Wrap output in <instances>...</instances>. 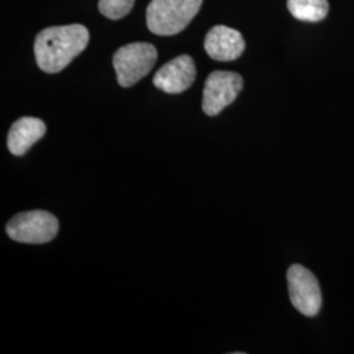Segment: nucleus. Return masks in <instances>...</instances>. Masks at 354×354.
<instances>
[{"mask_svg": "<svg viewBox=\"0 0 354 354\" xmlns=\"http://www.w3.org/2000/svg\"><path fill=\"white\" fill-rule=\"evenodd\" d=\"M46 133V125L44 121L35 117H21L13 122L10 129L7 146L11 153L21 156L37 143Z\"/></svg>", "mask_w": 354, "mask_h": 354, "instance_id": "obj_9", "label": "nucleus"}, {"mask_svg": "<svg viewBox=\"0 0 354 354\" xmlns=\"http://www.w3.org/2000/svg\"><path fill=\"white\" fill-rule=\"evenodd\" d=\"M158 51L147 42H133L114 53L113 66L121 87H131L150 74L156 64Z\"/></svg>", "mask_w": 354, "mask_h": 354, "instance_id": "obj_3", "label": "nucleus"}, {"mask_svg": "<svg viewBox=\"0 0 354 354\" xmlns=\"http://www.w3.org/2000/svg\"><path fill=\"white\" fill-rule=\"evenodd\" d=\"M136 0H99V10L102 16L111 20H120L130 13Z\"/></svg>", "mask_w": 354, "mask_h": 354, "instance_id": "obj_11", "label": "nucleus"}, {"mask_svg": "<svg viewBox=\"0 0 354 354\" xmlns=\"http://www.w3.org/2000/svg\"><path fill=\"white\" fill-rule=\"evenodd\" d=\"M89 42L88 29L80 24L51 26L41 30L35 41L38 67L48 74H57L71 64Z\"/></svg>", "mask_w": 354, "mask_h": 354, "instance_id": "obj_1", "label": "nucleus"}, {"mask_svg": "<svg viewBox=\"0 0 354 354\" xmlns=\"http://www.w3.org/2000/svg\"><path fill=\"white\" fill-rule=\"evenodd\" d=\"M288 8L297 20L317 23L328 15L329 4L327 0H288Z\"/></svg>", "mask_w": 354, "mask_h": 354, "instance_id": "obj_10", "label": "nucleus"}, {"mask_svg": "<svg viewBox=\"0 0 354 354\" xmlns=\"http://www.w3.org/2000/svg\"><path fill=\"white\" fill-rule=\"evenodd\" d=\"M243 88V77L232 71H213L203 87V109L214 117L236 100Z\"/></svg>", "mask_w": 354, "mask_h": 354, "instance_id": "obj_6", "label": "nucleus"}, {"mask_svg": "<svg viewBox=\"0 0 354 354\" xmlns=\"http://www.w3.org/2000/svg\"><path fill=\"white\" fill-rule=\"evenodd\" d=\"M59 222L45 210H32L15 215L6 231L15 241L26 244H44L51 241L58 234Z\"/></svg>", "mask_w": 354, "mask_h": 354, "instance_id": "obj_4", "label": "nucleus"}, {"mask_svg": "<svg viewBox=\"0 0 354 354\" xmlns=\"http://www.w3.org/2000/svg\"><path fill=\"white\" fill-rule=\"evenodd\" d=\"M203 6V0H151L146 11L153 35L174 36L183 32Z\"/></svg>", "mask_w": 354, "mask_h": 354, "instance_id": "obj_2", "label": "nucleus"}, {"mask_svg": "<svg viewBox=\"0 0 354 354\" xmlns=\"http://www.w3.org/2000/svg\"><path fill=\"white\" fill-rule=\"evenodd\" d=\"M205 50L210 58L219 62L235 61L245 49V41L241 32L225 26L212 28L203 42Z\"/></svg>", "mask_w": 354, "mask_h": 354, "instance_id": "obj_8", "label": "nucleus"}, {"mask_svg": "<svg viewBox=\"0 0 354 354\" xmlns=\"http://www.w3.org/2000/svg\"><path fill=\"white\" fill-rule=\"evenodd\" d=\"M292 306L304 317H317L322 307V291L317 277L304 266L294 264L288 270Z\"/></svg>", "mask_w": 354, "mask_h": 354, "instance_id": "obj_5", "label": "nucleus"}, {"mask_svg": "<svg viewBox=\"0 0 354 354\" xmlns=\"http://www.w3.org/2000/svg\"><path fill=\"white\" fill-rule=\"evenodd\" d=\"M196 64L190 55H178L153 76V86L165 93L176 95L189 88L196 80Z\"/></svg>", "mask_w": 354, "mask_h": 354, "instance_id": "obj_7", "label": "nucleus"}]
</instances>
